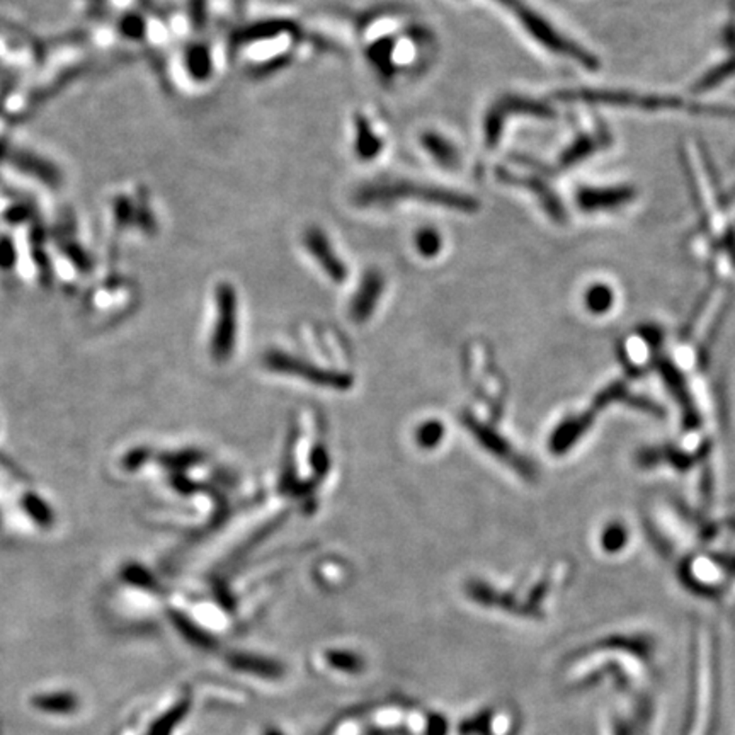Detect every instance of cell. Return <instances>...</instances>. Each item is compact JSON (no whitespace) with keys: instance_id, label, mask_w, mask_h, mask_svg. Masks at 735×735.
Segmentation results:
<instances>
[{"instance_id":"obj_1","label":"cell","mask_w":735,"mask_h":735,"mask_svg":"<svg viewBox=\"0 0 735 735\" xmlns=\"http://www.w3.org/2000/svg\"><path fill=\"white\" fill-rule=\"evenodd\" d=\"M354 200L359 206H388L397 201L416 200L460 213H475L479 210V201L470 195L443 186L407 181L367 184L358 189Z\"/></svg>"},{"instance_id":"obj_2","label":"cell","mask_w":735,"mask_h":735,"mask_svg":"<svg viewBox=\"0 0 735 735\" xmlns=\"http://www.w3.org/2000/svg\"><path fill=\"white\" fill-rule=\"evenodd\" d=\"M496 2H499L502 7H506L513 16L516 17L521 26L545 48H549L553 53H558L562 56H567L570 60H575L585 67L596 65V60L587 51L574 45L566 36L557 33L550 22L540 16L528 4H524V0H496Z\"/></svg>"},{"instance_id":"obj_3","label":"cell","mask_w":735,"mask_h":735,"mask_svg":"<svg viewBox=\"0 0 735 735\" xmlns=\"http://www.w3.org/2000/svg\"><path fill=\"white\" fill-rule=\"evenodd\" d=\"M535 115V117H549L550 111L536 102V100L524 99L518 96H504L501 99L496 100L489 111L484 121L485 143L487 147H494L499 138H501L504 121L509 115Z\"/></svg>"},{"instance_id":"obj_4","label":"cell","mask_w":735,"mask_h":735,"mask_svg":"<svg viewBox=\"0 0 735 735\" xmlns=\"http://www.w3.org/2000/svg\"><path fill=\"white\" fill-rule=\"evenodd\" d=\"M218 320L213 334V356L223 361L234 350L237 333V298L234 288L221 284L217 291Z\"/></svg>"},{"instance_id":"obj_5","label":"cell","mask_w":735,"mask_h":735,"mask_svg":"<svg viewBox=\"0 0 735 735\" xmlns=\"http://www.w3.org/2000/svg\"><path fill=\"white\" fill-rule=\"evenodd\" d=\"M303 244L312 257H316L318 266L325 271V274L334 281H344L348 276L346 264L339 259L329 237L324 234L317 227L307 229L303 235Z\"/></svg>"},{"instance_id":"obj_6","label":"cell","mask_w":735,"mask_h":735,"mask_svg":"<svg viewBox=\"0 0 735 735\" xmlns=\"http://www.w3.org/2000/svg\"><path fill=\"white\" fill-rule=\"evenodd\" d=\"M384 276L378 271H375V269L368 271L363 281L359 284V290H358L356 297L352 298L351 317L359 320V322L369 317L373 308L376 307V301L380 298L382 291H384Z\"/></svg>"},{"instance_id":"obj_7","label":"cell","mask_w":735,"mask_h":735,"mask_svg":"<svg viewBox=\"0 0 735 735\" xmlns=\"http://www.w3.org/2000/svg\"><path fill=\"white\" fill-rule=\"evenodd\" d=\"M300 31L293 22L284 21V19H266V21H257L251 26L240 30L238 33L235 34L234 45L242 47V45H249V43H255V41H264L269 38H276L280 34L295 33Z\"/></svg>"},{"instance_id":"obj_8","label":"cell","mask_w":735,"mask_h":735,"mask_svg":"<svg viewBox=\"0 0 735 735\" xmlns=\"http://www.w3.org/2000/svg\"><path fill=\"white\" fill-rule=\"evenodd\" d=\"M354 151L363 160L375 159L384 149V140L376 134L369 119L363 115H356L354 117Z\"/></svg>"},{"instance_id":"obj_9","label":"cell","mask_w":735,"mask_h":735,"mask_svg":"<svg viewBox=\"0 0 735 735\" xmlns=\"http://www.w3.org/2000/svg\"><path fill=\"white\" fill-rule=\"evenodd\" d=\"M420 143L441 168L456 169L460 166V153L443 134L428 132L420 136Z\"/></svg>"},{"instance_id":"obj_10","label":"cell","mask_w":735,"mask_h":735,"mask_svg":"<svg viewBox=\"0 0 735 735\" xmlns=\"http://www.w3.org/2000/svg\"><path fill=\"white\" fill-rule=\"evenodd\" d=\"M497 176H499L501 181H506V183L523 184V186L533 189L536 195H538V198L545 203L543 206L547 208V212L550 213L551 217L555 218V220H560V218H562L560 206L557 204V201L551 196L550 189H549L545 184L540 183L538 179L532 177V176H518V174L509 172V170H506V169H499V170H497Z\"/></svg>"},{"instance_id":"obj_11","label":"cell","mask_w":735,"mask_h":735,"mask_svg":"<svg viewBox=\"0 0 735 735\" xmlns=\"http://www.w3.org/2000/svg\"><path fill=\"white\" fill-rule=\"evenodd\" d=\"M630 198V193L628 191H625V189H621V191H617V189H613V191H583L581 195H579V203H581V206L583 208H587V210H592V208H604V206H615V204H619V203H623V201H627Z\"/></svg>"},{"instance_id":"obj_12","label":"cell","mask_w":735,"mask_h":735,"mask_svg":"<svg viewBox=\"0 0 735 735\" xmlns=\"http://www.w3.org/2000/svg\"><path fill=\"white\" fill-rule=\"evenodd\" d=\"M443 247V238L435 229H420L416 234V249L424 257H435Z\"/></svg>"},{"instance_id":"obj_13","label":"cell","mask_w":735,"mask_h":735,"mask_svg":"<svg viewBox=\"0 0 735 735\" xmlns=\"http://www.w3.org/2000/svg\"><path fill=\"white\" fill-rule=\"evenodd\" d=\"M24 509H26V513H30L31 518H33L36 523H39L41 526H48L51 521H53L50 507H48L45 502L41 501L39 497H36V496H26V499H24Z\"/></svg>"},{"instance_id":"obj_14","label":"cell","mask_w":735,"mask_h":735,"mask_svg":"<svg viewBox=\"0 0 735 735\" xmlns=\"http://www.w3.org/2000/svg\"><path fill=\"white\" fill-rule=\"evenodd\" d=\"M290 60H291V56H290V55H281V56L271 58V60H268V62L261 64V65L257 67V70H255V74H257L259 77H264V75H271L272 72H276V70L283 68L284 65H288V64H290Z\"/></svg>"}]
</instances>
